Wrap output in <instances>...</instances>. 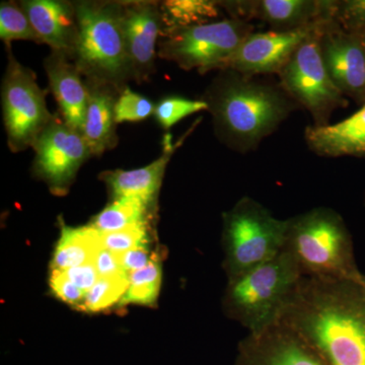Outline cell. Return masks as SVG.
<instances>
[{
  "label": "cell",
  "mask_w": 365,
  "mask_h": 365,
  "mask_svg": "<svg viewBox=\"0 0 365 365\" xmlns=\"http://www.w3.org/2000/svg\"><path fill=\"white\" fill-rule=\"evenodd\" d=\"M281 322L327 365H365V294L357 280L302 277Z\"/></svg>",
  "instance_id": "cell-1"
},
{
  "label": "cell",
  "mask_w": 365,
  "mask_h": 365,
  "mask_svg": "<svg viewBox=\"0 0 365 365\" xmlns=\"http://www.w3.org/2000/svg\"><path fill=\"white\" fill-rule=\"evenodd\" d=\"M203 100L212 115L216 135L240 153L257 148L297 108L281 86L230 68L209 86Z\"/></svg>",
  "instance_id": "cell-2"
},
{
  "label": "cell",
  "mask_w": 365,
  "mask_h": 365,
  "mask_svg": "<svg viewBox=\"0 0 365 365\" xmlns=\"http://www.w3.org/2000/svg\"><path fill=\"white\" fill-rule=\"evenodd\" d=\"M283 251L299 266L302 277L357 280L351 234L339 213L316 207L287 220Z\"/></svg>",
  "instance_id": "cell-3"
},
{
  "label": "cell",
  "mask_w": 365,
  "mask_h": 365,
  "mask_svg": "<svg viewBox=\"0 0 365 365\" xmlns=\"http://www.w3.org/2000/svg\"><path fill=\"white\" fill-rule=\"evenodd\" d=\"M76 6L78 39L74 64L86 83L110 86L118 93L133 79L125 39L123 4L79 1Z\"/></svg>",
  "instance_id": "cell-4"
},
{
  "label": "cell",
  "mask_w": 365,
  "mask_h": 365,
  "mask_svg": "<svg viewBox=\"0 0 365 365\" xmlns=\"http://www.w3.org/2000/svg\"><path fill=\"white\" fill-rule=\"evenodd\" d=\"M294 258L282 251L272 260L230 281L225 304L249 334L279 323L302 279Z\"/></svg>",
  "instance_id": "cell-5"
},
{
  "label": "cell",
  "mask_w": 365,
  "mask_h": 365,
  "mask_svg": "<svg viewBox=\"0 0 365 365\" xmlns=\"http://www.w3.org/2000/svg\"><path fill=\"white\" fill-rule=\"evenodd\" d=\"M287 220H279L260 202L242 197L223 215L225 266L230 279L272 260L283 251Z\"/></svg>",
  "instance_id": "cell-6"
},
{
  "label": "cell",
  "mask_w": 365,
  "mask_h": 365,
  "mask_svg": "<svg viewBox=\"0 0 365 365\" xmlns=\"http://www.w3.org/2000/svg\"><path fill=\"white\" fill-rule=\"evenodd\" d=\"M252 33L254 26L250 21L232 18L168 31L163 34L165 39L160 43L158 55L185 71H225Z\"/></svg>",
  "instance_id": "cell-7"
},
{
  "label": "cell",
  "mask_w": 365,
  "mask_h": 365,
  "mask_svg": "<svg viewBox=\"0 0 365 365\" xmlns=\"http://www.w3.org/2000/svg\"><path fill=\"white\" fill-rule=\"evenodd\" d=\"M323 31L304 41L278 74L282 90L309 112L314 126L328 125L332 113L348 105L322 57L319 37Z\"/></svg>",
  "instance_id": "cell-8"
},
{
  "label": "cell",
  "mask_w": 365,
  "mask_h": 365,
  "mask_svg": "<svg viewBox=\"0 0 365 365\" xmlns=\"http://www.w3.org/2000/svg\"><path fill=\"white\" fill-rule=\"evenodd\" d=\"M2 111L7 143L14 153L33 148L53 120L45 91L31 69L21 66L9 51L1 88Z\"/></svg>",
  "instance_id": "cell-9"
},
{
  "label": "cell",
  "mask_w": 365,
  "mask_h": 365,
  "mask_svg": "<svg viewBox=\"0 0 365 365\" xmlns=\"http://www.w3.org/2000/svg\"><path fill=\"white\" fill-rule=\"evenodd\" d=\"M34 170L52 191H66L91 153L83 133L54 116L33 146Z\"/></svg>",
  "instance_id": "cell-10"
},
{
  "label": "cell",
  "mask_w": 365,
  "mask_h": 365,
  "mask_svg": "<svg viewBox=\"0 0 365 365\" xmlns=\"http://www.w3.org/2000/svg\"><path fill=\"white\" fill-rule=\"evenodd\" d=\"M334 19H324L292 30L252 33L235 53L228 68L250 78L258 74H279L297 48L323 31Z\"/></svg>",
  "instance_id": "cell-11"
},
{
  "label": "cell",
  "mask_w": 365,
  "mask_h": 365,
  "mask_svg": "<svg viewBox=\"0 0 365 365\" xmlns=\"http://www.w3.org/2000/svg\"><path fill=\"white\" fill-rule=\"evenodd\" d=\"M322 57L331 78L343 95L365 102V49L360 33L350 32L336 19L319 37Z\"/></svg>",
  "instance_id": "cell-12"
},
{
  "label": "cell",
  "mask_w": 365,
  "mask_h": 365,
  "mask_svg": "<svg viewBox=\"0 0 365 365\" xmlns=\"http://www.w3.org/2000/svg\"><path fill=\"white\" fill-rule=\"evenodd\" d=\"M235 365H327L306 341L283 322L242 341Z\"/></svg>",
  "instance_id": "cell-13"
},
{
  "label": "cell",
  "mask_w": 365,
  "mask_h": 365,
  "mask_svg": "<svg viewBox=\"0 0 365 365\" xmlns=\"http://www.w3.org/2000/svg\"><path fill=\"white\" fill-rule=\"evenodd\" d=\"M338 1L321 0H254L222 1L232 19L250 21L258 19L274 31L300 28L324 19L336 18Z\"/></svg>",
  "instance_id": "cell-14"
},
{
  "label": "cell",
  "mask_w": 365,
  "mask_h": 365,
  "mask_svg": "<svg viewBox=\"0 0 365 365\" xmlns=\"http://www.w3.org/2000/svg\"><path fill=\"white\" fill-rule=\"evenodd\" d=\"M123 26L133 79L140 83L153 71L158 36L165 29L162 9L153 2H126Z\"/></svg>",
  "instance_id": "cell-15"
},
{
  "label": "cell",
  "mask_w": 365,
  "mask_h": 365,
  "mask_svg": "<svg viewBox=\"0 0 365 365\" xmlns=\"http://www.w3.org/2000/svg\"><path fill=\"white\" fill-rule=\"evenodd\" d=\"M39 43L52 51L66 53L72 59L78 39L76 6L59 0H26L21 2Z\"/></svg>",
  "instance_id": "cell-16"
},
{
  "label": "cell",
  "mask_w": 365,
  "mask_h": 365,
  "mask_svg": "<svg viewBox=\"0 0 365 365\" xmlns=\"http://www.w3.org/2000/svg\"><path fill=\"white\" fill-rule=\"evenodd\" d=\"M50 88L59 106L62 119L71 128L83 131L88 104V90L73 60L66 53L52 51L45 59Z\"/></svg>",
  "instance_id": "cell-17"
},
{
  "label": "cell",
  "mask_w": 365,
  "mask_h": 365,
  "mask_svg": "<svg viewBox=\"0 0 365 365\" xmlns=\"http://www.w3.org/2000/svg\"><path fill=\"white\" fill-rule=\"evenodd\" d=\"M304 139L309 150L319 157L365 158V102L338 123L307 127Z\"/></svg>",
  "instance_id": "cell-18"
},
{
  "label": "cell",
  "mask_w": 365,
  "mask_h": 365,
  "mask_svg": "<svg viewBox=\"0 0 365 365\" xmlns=\"http://www.w3.org/2000/svg\"><path fill=\"white\" fill-rule=\"evenodd\" d=\"M191 131L192 129L189 132ZM189 132L176 144L172 143V136L165 135L162 155L146 167L131 170H116L103 173L101 178L107 182L114 199L135 197L150 205L158 195L170 158L184 143Z\"/></svg>",
  "instance_id": "cell-19"
},
{
  "label": "cell",
  "mask_w": 365,
  "mask_h": 365,
  "mask_svg": "<svg viewBox=\"0 0 365 365\" xmlns=\"http://www.w3.org/2000/svg\"><path fill=\"white\" fill-rule=\"evenodd\" d=\"M88 104L86 109L83 133L91 155H101L112 150L118 143L116 134V93L110 86L86 83Z\"/></svg>",
  "instance_id": "cell-20"
},
{
  "label": "cell",
  "mask_w": 365,
  "mask_h": 365,
  "mask_svg": "<svg viewBox=\"0 0 365 365\" xmlns=\"http://www.w3.org/2000/svg\"><path fill=\"white\" fill-rule=\"evenodd\" d=\"M103 248L102 234L91 225L71 227L62 223L61 235L53 256V269L67 270L93 263Z\"/></svg>",
  "instance_id": "cell-21"
},
{
  "label": "cell",
  "mask_w": 365,
  "mask_h": 365,
  "mask_svg": "<svg viewBox=\"0 0 365 365\" xmlns=\"http://www.w3.org/2000/svg\"><path fill=\"white\" fill-rule=\"evenodd\" d=\"M220 2L210 0H172L163 2V33L177 29L202 25L220 16Z\"/></svg>",
  "instance_id": "cell-22"
},
{
  "label": "cell",
  "mask_w": 365,
  "mask_h": 365,
  "mask_svg": "<svg viewBox=\"0 0 365 365\" xmlns=\"http://www.w3.org/2000/svg\"><path fill=\"white\" fill-rule=\"evenodd\" d=\"M150 205L135 197L114 199L111 204L98 213L91 227L101 234L117 232L124 228L146 222V215Z\"/></svg>",
  "instance_id": "cell-23"
},
{
  "label": "cell",
  "mask_w": 365,
  "mask_h": 365,
  "mask_svg": "<svg viewBox=\"0 0 365 365\" xmlns=\"http://www.w3.org/2000/svg\"><path fill=\"white\" fill-rule=\"evenodd\" d=\"M162 266L157 258L146 267L129 274V287L119 306H150L157 300L162 284Z\"/></svg>",
  "instance_id": "cell-24"
},
{
  "label": "cell",
  "mask_w": 365,
  "mask_h": 365,
  "mask_svg": "<svg viewBox=\"0 0 365 365\" xmlns=\"http://www.w3.org/2000/svg\"><path fill=\"white\" fill-rule=\"evenodd\" d=\"M129 276L100 277L95 285L86 292L81 309L88 313H98L121 302L129 287Z\"/></svg>",
  "instance_id": "cell-25"
},
{
  "label": "cell",
  "mask_w": 365,
  "mask_h": 365,
  "mask_svg": "<svg viewBox=\"0 0 365 365\" xmlns=\"http://www.w3.org/2000/svg\"><path fill=\"white\" fill-rule=\"evenodd\" d=\"M0 39L9 44L11 41L26 40L39 43L32 24L21 4L1 2L0 6Z\"/></svg>",
  "instance_id": "cell-26"
},
{
  "label": "cell",
  "mask_w": 365,
  "mask_h": 365,
  "mask_svg": "<svg viewBox=\"0 0 365 365\" xmlns=\"http://www.w3.org/2000/svg\"><path fill=\"white\" fill-rule=\"evenodd\" d=\"M201 111H208L207 103L203 98L191 100V98L172 96V97L163 98L158 103L153 115L158 124L168 130L184 118Z\"/></svg>",
  "instance_id": "cell-27"
},
{
  "label": "cell",
  "mask_w": 365,
  "mask_h": 365,
  "mask_svg": "<svg viewBox=\"0 0 365 365\" xmlns=\"http://www.w3.org/2000/svg\"><path fill=\"white\" fill-rule=\"evenodd\" d=\"M155 109L150 100L126 88L120 93L115 105L117 124L143 121L155 113Z\"/></svg>",
  "instance_id": "cell-28"
},
{
  "label": "cell",
  "mask_w": 365,
  "mask_h": 365,
  "mask_svg": "<svg viewBox=\"0 0 365 365\" xmlns=\"http://www.w3.org/2000/svg\"><path fill=\"white\" fill-rule=\"evenodd\" d=\"M102 242L105 249L116 254L148 246L150 242L148 225L144 222L117 232H106L102 234Z\"/></svg>",
  "instance_id": "cell-29"
},
{
  "label": "cell",
  "mask_w": 365,
  "mask_h": 365,
  "mask_svg": "<svg viewBox=\"0 0 365 365\" xmlns=\"http://www.w3.org/2000/svg\"><path fill=\"white\" fill-rule=\"evenodd\" d=\"M336 20L350 32L362 33L365 30V0L338 1Z\"/></svg>",
  "instance_id": "cell-30"
},
{
  "label": "cell",
  "mask_w": 365,
  "mask_h": 365,
  "mask_svg": "<svg viewBox=\"0 0 365 365\" xmlns=\"http://www.w3.org/2000/svg\"><path fill=\"white\" fill-rule=\"evenodd\" d=\"M50 287L55 297L71 306L81 309L85 302L86 292L76 287L63 270L53 269L50 276Z\"/></svg>",
  "instance_id": "cell-31"
},
{
  "label": "cell",
  "mask_w": 365,
  "mask_h": 365,
  "mask_svg": "<svg viewBox=\"0 0 365 365\" xmlns=\"http://www.w3.org/2000/svg\"><path fill=\"white\" fill-rule=\"evenodd\" d=\"M63 271L66 272L67 277L76 287L86 292H88L100 279V274H98L97 267H96L95 262L83 264V265L78 266V267L69 268Z\"/></svg>",
  "instance_id": "cell-32"
},
{
  "label": "cell",
  "mask_w": 365,
  "mask_h": 365,
  "mask_svg": "<svg viewBox=\"0 0 365 365\" xmlns=\"http://www.w3.org/2000/svg\"><path fill=\"white\" fill-rule=\"evenodd\" d=\"M100 277H111V276H129L125 272L120 255L103 248L98 254L95 260Z\"/></svg>",
  "instance_id": "cell-33"
},
{
  "label": "cell",
  "mask_w": 365,
  "mask_h": 365,
  "mask_svg": "<svg viewBox=\"0 0 365 365\" xmlns=\"http://www.w3.org/2000/svg\"><path fill=\"white\" fill-rule=\"evenodd\" d=\"M119 255L125 272L128 275L134 271L146 267L155 259L148 249V246L140 247V248L133 249Z\"/></svg>",
  "instance_id": "cell-34"
},
{
  "label": "cell",
  "mask_w": 365,
  "mask_h": 365,
  "mask_svg": "<svg viewBox=\"0 0 365 365\" xmlns=\"http://www.w3.org/2000/svg\"><path fill=\"white\" fill-rule=\"evenodd\" d=\"M357 282H359L360 287H361L362 292H364V294H365V275H364V274L361 273V275H360L359 279H357Z\"/></svg>",
  "instance_id": "cell-35"
},
{
  "label": "cell",
  "mask_w": 365,
  "mask_h": 365,
  "mask_svg": "<svg viewBox=\"0 0 365 365\" xmlns=\"http://www.w3.org/2000/svg\"><path fill=\"white\" fill-rule=\"evenodd\" d=\"M360 34H361V36H362V41H364V49H365V30L364 31V32L360 33Z\"/></svg>",
  "instance_id": "cell-36"
}]
</instances>
